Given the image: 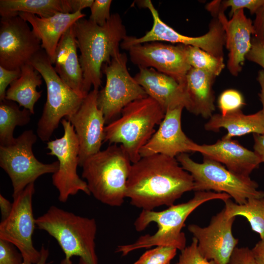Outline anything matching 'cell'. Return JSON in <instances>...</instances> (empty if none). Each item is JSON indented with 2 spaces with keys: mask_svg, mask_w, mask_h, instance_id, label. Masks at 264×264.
Wrapping results in <instances>:
<instances>
[{
  "mask_svg": "<svg viewBox=\"0 0 264 264\" xmlns=\"http://www.w3.org/2000/svg\"><path fill=\"white\" fill-rule=\"evenodd\" d=\"M194 188L192 176L176 157L154 154L141 157L132 163L126 197L133 206L153 210L162 205H173Z\"/></svg>",
  "mask_w": 264,
  "mask_h": 264,
  "instance_id": "6da1fadb",
  "label": "cell"
},
{
  "mask_svg": "<svg viewBox=\"0 0 264 264\" xmlns=\"http://www.w3.org/2000/svg\"><path fill=\"white\" fill-rule=\"evenodd\" d=\"M72 27L80 52L83 93L86 96L92 87L99 90L102 66L120 53L121 43L127 36L126 29L118 13L111 14L103 26L84 18L77 21Z\"/></svg>",
  "mask_w": 264,
  "mask_h": 264,
  "instance_id": "7a4b0ae2",
  "label": "cell"
},
{
  "mask_svg": "<svg viewBox=\"0 0 264 264\" xmlns=\"http://www.w3.org/2000/svg\"><path fill=\"white\" fill-rule=\"evenodd\" d=\"M230 198V196L224 193L197 191L188 201L173 204L165 210L160 211L142 210L134 222L136 231L141 232L151 223L154 222L158 227L156 232L152 235L142 236L132 243L119 245L116 252L124 256L138 249L153 246H170L181 251L186 246V238L182 229L190 214L208 201L216 199L224 201Z\"/></svg>",
  "mask_w": 264,
  "mask_h": 264,
  "instance_id": "3957f363",
  "label": "cell"
},
{
  "mask_svg": "<svg viewBox=\"0 0 264 264\" xmlns=\"http://www.w3.org/2000/svg\"><path fill=\"white\" fill-rule=\"evenodd\" d=\"M36 225L58 242L65 256L60 264H72L70 259L73 256L79 257L78 264H99L95 243L97 226L94 219L52 205L36 219Z\"/></svg>",
  "mask_w": 264,
  "mask_h": 264,
  "instance_id": "277c9868",
  "label": "cell"
},
{
  "mask_svg": "<svg viewBox=\"0 0 264 264\" xmlns=\"http://www.w3.org/2000/svg\"><path fill=\"white\" fill-rule=\"evenodd\" d=\"M132 164L124 148L113 144L84 162L82 176L95 199L107 205L119 207L126 198Z\"/></svg>",
  "mask_w": 264,
  "mask_h": 264,
  "instance_id": "5b68a950",
  "label": "cell"
},
{
  "mask_svg": "<svg viewBox=\"0 0 264 264\" xmlns=\"http://www.w3.org/2000/svg\"><path fill=\"white\" fill-rule=\"evenodd\" d=\"M119 118L105 127L104 141L119 144L126 152L132 163L141 158L140 151L155 132L165 112L149 96L136 100L125 107Z\"/></svg>",
  "mask_w": 264,
  "mask_h": 264,
  "instance_id": "8992f818",
  "label": "cell"
},
{
  "mask_svg": "<svg viewBox=\"0 0 264 264\" xmlns=\"http://www.w3.org/2000/svg\"><path fill=\"white\" fill-rule=\"evenodd\" d=\"M202 163L194 161L186 153L176 158L181 167L192 176L194 191L224 193L239 204L248 199L264 197V191L258 190V184L249 176L235 173L212 159L203 157Z\"/></svg>",
  "mask_w": 264,
  "mask_h": 264,
  "instance_id": "52a82bcc",
  "label": "cell"
},
{
  "mask_svg": "<svg viewBox=\"0 0 264 264\" xmlns=\"http://www.w3.org/2000/svg\"><path fill=\"white\" fill-rule=\"evenodd\" d=\"M30 63L40 72L46 86V101L37 124L36 133L42 141L48 142L63 117L76 112L85 97L77 93L61 79L44 49Z\"/></svg>",
  "mask_w": 264,
  "mask_h": 264,
  "instance_id": "ba28073f",
  "label": "cell"
},
{
  "mask_svg": "<svg viewBox=\"0 0 264 264\" xmlns=\"http://www.w3.org/2000/svg\"><path fill=\"white\" fill-rule=\"evenodd\" d=\"M38 137L33 130H26L11 144L0 145V166L11 181L13 198L40 176L53 174L59 168L58 161L44 163L35 157L32 148Z\"/></svg>",
  "mask_w": 264,
  "mask_h": 264,
  "instance_id": "9c48e42d",
  "label": "cell"
},
{
  "mask_svg": "<svg viewBox=\"0 0 264 264\" xmlns=\"http://www.w3.org/2000/svg\"><path fill=\"white\" fill-rule=\"evenodd\" d=\"M138 5L150 11L153 24L150 30L142 37L127 36L121 42L120 47L127 50L131 46L146 43L163 41L172 44L198 47L218 58H223L225 45L224 30L217 17H213L209 25L208 31L199 37L183 35L166 24L160 19L158 12L150 0L137 1Z\"/></svg>",
  "mask_w": 264,
  "mask_h": 264,
  "instance_id": "30bf717a",
  "label": "cell"
},
{
  "mask_svg": "<svg viewBox=\"0 0 264 264\" xmlns=\"http://www.w3.org/2000/svg\"><path fill=\"white\" fill-rule=\"evenodd\" d=\"M127 61L126 54L120 53L102 68L106 81L105 87L98 91L97 102L107 124L114 120L127 105L148 96L134 77L130 75Z\"/></svg>",
  "mask_w": 264,
  "mask_h": 264,
  "instance_id": "8fae6325",
  "label": "cell"
},
{
  "mask_svg": "<svg viewBox=\"0 0 264 264\" xmlns=\"http://www.w3.org/2000/svg\"><path fill=\"white\" fill-rule=\"evenodd\" d=\"M64 129L63 136L48 141L47 154L55 156L59 162L58 170L52 176L53 185L59 192L58 199L65 203L70 196L82 191L90 195L86 181L77 173L79 145L73 127L66 118L61 121Z\"/></svg>",
  "mask_w": 264,
  "mask_h": 264,
  "instance_id": "7c38bea8",
  "label": "cell"
},
{
  "mask_svg": "<svg viewBox=\"0 0 264 264\" xmlns=\"http://www.w3.org/2000/svg\"><path fill=\"white\" fill-rule=\"evenodd\" d=\"M34 183L27 185L13 198V207L9 216L0 223V239L14 245L21 253L23 262L36 263L40 259V250L34 246L32 237L36 225L32 200Z\"/></svg>",
  "mask_w": 264,
  "mask_h": 264,
  "instance_id": "4fadbf2b",
  "label": "cell"
},
{
  "mask_svg": "<svg viewBox=\"0 0 264 264\" xmlns=\"http://www.w3.org/2000/svg\"><path fill=\"white\" fill-rule=\"evenodd\" d=\"M41 41L19 15L1 17L0 66L21 69L43 49Z\"/></svg>",
  "mask_w": 264,
  "mask_h": 264,
  "instance_id": "5bb4252c",
  "label": "cell"
},
{
  "mask_svg": "<svg viewBox=\"0 0 264 264\" xmlns=\"http://www.w3.org/2000/svg\"><path fill=\"white\" fill-rule=\"evenodd\" d=\"M187 45L153 42L130 47L131 62L139 68H153L175 79L184 87L192 68L187 58Z\"/></svg>",
  "mask_w": 264,
  "mask_h": 264,
  "instance_id": "9a60e30c",
  "label": "cell"
},
{
  "mask_svg": "<svg viewBox=\"0 0 264 264\" xmlns=\"http://www.w3.org/2000/svg\"><path fill=\"white\" fill-rule=\"evenodd\" d=\"M236 217H230L224 208L214 215L209 224L201 227L191 224L188 231L196 238L201 255L217 264H227L232 253L237 247L239 239L232 233Z\"/></svg>",
  "mask_w": 264,
  "mask_h": 264,
  "instance_id": "2e32d148",
  "label": "cell"
},
{
  "mask_svg": "<svg viewBox=\"0 0 264 264\" xmlns=\"http://www.w3.org/2000/svg\"><path fill=\"white\" fill-rule=\"evenodd\" d=\"M99 90L90 91L76 112L66 117L73 127L79 145V165L100 151L105 139L104 114L97 105Z\"/></svg>",
  "mask_w": 264,
  "mask_h": 264,
  "instance_id": "e0dca14e",
  "label": "cell"
},
{
  "mask_svg": "<svg viewBox=\"0 0 264 264\" xmlns=\"http://www.w3.org/2000/svg\"><path fill=\"white\" fill-rule=\"evenodd\" d=\"M184 108L168 110L157 130L141 148V157L162 154L172 157L188 152H194L196 143L189 138L181 128V119Z\"/></svg>",
  "mask_w": 264,
  "mask_h": 264,
  "instance_id": "ac0fdd59",
  "label": "cell"
},
{
  "mask_svg": "<svg viewBox=\"0 0 264 264\" xmlns=\"http://www.w3.org/2000/svg\"><path fill=\"white\" fill-rule=\"evenodd\" d=\"M216 17L225 32V45L229 51L227 68L232 75L237 76L251 47L254 34L253 22L245 16L243 9L235 13L230 20L226 18L224 12H220Z\"/></svg>",
  "mask_w": 264,
  "mask_h": 264,
  "instance_id": "d6986e66",
  "label": "cell"
},
{
  "mask_svg": "<svg viewBox=\"0 0 264 264\" xmlns=\"http://www.w3.org/2000/svg\"><path fill=\"white\" fill-rule=\"evenodd\" d=\"M194 152L200 153L203 157L224 164L230 171L245 176H249L261 163L254 151L245 148L237 141L223 137L213 144L196 143Z\"/></svg>",
  "mask_w": 264,
  "mask_h": 264,
  "instance_id": "ffe728a7",
  "label": "cell"
},
{
  "mask_svg": "<svg viewBox=\"0 0 264 264\" xmlns=\"http://www.w3.org/2000/svg\"><path fill=\"white\" fill-rule=\"evenodd\" d=\"M134 77L148 96L155 100L166 112L183 107L187 110L188 101L184 87L172 77L153 68H139Z\"/></svg>",
  "mask_w": 264,
  "mask_h": 264,
  "instance_id": "44dd1931",
  "label": "cell"
},
{
  "mask_svg": "<svg viewBox=\"0 0 264 264\" xmlns=\"http://www.w3.org/2000/svg\"><path fill=\"white\" fill-rule=\"evenodd\" d=\"M19 15L30 24L33 32L41 41L42 48L52 65L56 47L63 35L77 21L86 16L81 11L58 13L47 18H41L27 13H21Z\"/></svg>",
  "mask_w": 264,
  "mask_h": 264,
  "instance_id": "7402d4cb",
  "label": "cell"
},
{
  "mask_svg": "<svg viewBox=\"0 0 264 264\" xmlns=\"http://www.w3.org/2000/svg\"><path fill=\"white\" fill-rule=\"evenodd\" d=\"M72 26L60 40L53 65L56 72L69 87L78 94L86 97L83 93V71L77 54L78 47Z\"/></svg>",
  "mask_w": 264,
  "mask_h": 264,
  "instance_id": "603a6c76",
  "label": "cell"
},
{
  "mask_svg": "<svg viewBox=\"0 0 264 264\" xmlns=\"http://www.w3.org/2000/svg\"><path fill=\"white\" fill-rule=\"evenodd\" d=\"M216 76L206 71L191 68L187 73L184 88L188 101L187 110L204 118H210L215 110L213 89Z\"/></svg>",
  "mask_w": 264,
  "mask_h": 264,
  "instance_id": "cb8c5ba5",
  "label": "cell"
},
{
  "mask_svg": "<svg viewBox=\"0 0 264 264\" xmlns=\"http://www.w3.org/2000/svg\"><path fill=\"white\" fill-rule=\"evenodd\" d=\"M207 131L219 132L224 128L227 133L223 137L232 139L233 137L241 136L248 133H264V117L261 110L246 115L242 110L228 113L224 115L213 114L205 124Z\"/></svg>",
  "mask_w": 264,
  "mask_h": 264,
  "instance_id": "d4e9b609",
  "label": "cell"
},
{
  "mask_svg": "<svg viewBox=\"0 0 264 264\" xmlns=\"http://www.w3.org/2000/svg\"><path fill=\"white\" fill-rule=\"evenodd\" d=\"M20 77L14 81L6 90L5 99L14 101L20 107L34 114V106L42 96L37 87L42 84V76L31 63L23 66Z\"/></svg>",
  "mask_w": 264,
  "mask_h": 264,
  "instance_id": "484cf974",
  "label": "cell"
},
{
  "mask_svg": "<svg viewBox=\"0 0 264 264\" xmlns=\"http://www.w3.org/2000/svg\"><path fill=\"white\" fill-rule=\"evenodd\" d=\"M27 13L47 18L58 13H72L69 0H0L1 17Z\"/></svg>",
  "mask_w": 264,
  "mask_h": 264,
  "instance_id": "4316f807",
  "label": "cell"
},
{
  "mask_svg": "<svg viewBox=\"0 0 264 264\" xmlns=\"http://www.w3.org/2000/svg\"><path fill=\"white\" fill-rule=\"evenodd\" d=\"M20 107L14 101L6 99L0 100V145L11 144L15 139V128L30 122L33 114L27 109L21 110Z\"/></svg>",
  "mask_w": 264,
  "mask_h": 264,
  "instance_id": "83f0119b",
  "label": "cell"
},
{
  "mask_svg": "<svg viewBox=\"0 0 264 264\" xmlns=\"http://www.w3.org/2000/svg\"><path fill=\"white\" fill-rule=\"evenodd\" d=\"M224 209L228 216L245 218L252 230L264 238V197L248 199L245 203L239 204L231 198L223 201Z\"/></svg>",
  "mask_w": 264,
  "mask_h": 264,
  "instance_id": "f1b7e54d",
  "label": "cell"
},
{
  "mask_svg": "<svg viewBox=\"0 0 264 264\" xmlns=\"http://www.w3.org/2000/svg\"><path fill=\"white\" fill-rule=\"evenodd\" d=\"M186 49L187 61L192 68L217 77L225 67L223 58L215 57L197 46L187 45Z\"/></svg>",
  "mask_w": 264,
  "mask_h": 264,
  "instance_id": "f546056e",
  "label": "cell"
},
{
  "mask_svg": "<svg viewBox=\"0 0 264 264\" xmlns=\"http://www.w3.org/2000/svg\"><path fill=\"white\" fill-rule=\"evenodd\" d=\"M177 249L172 247L158 246L146 251L133 264H169Z\"/></svg>",
  "mask_w": 264,
  "mask_h": 264,
  "instance_id": "4dcf8cb0",
  "label": "cell"
},
{
  "mask_svg": "<svg viewBox=\"0 0 264 264\" xmlns=\"http://www.w3.org/2000/svg\"><path fill=\"white\" fill-rule=\"evenodd\" d=\"M218 107L221 114L241 110L245 105L242 94L235 89H227L221 92L218 100Z\"/></svg>",
  "mask_w": 264,
  "mask_h": 264,
  "instance_id": "1f68e13d",
  "label": "cell"
},
{
  "mask_svg": "<svg viewBox=\"0 0 264 264\" xmlns=\"http://www.w3.org/2000/svg\"><path fill=\"white\" fill-rule=\"evenodd\" d=\"M180 251L176 264H217L214 261L207 260L201 255L198 247L197 240L194 237L191 244Z\"/></svg>",
  "mask_w": 264,
  "mask_h": 264,
  "instance_id": "d6a6232c",
  "label": "cell"
},
{
  "mask_svg": "<svg viewBox=\"0 0 264 264\" xmlns=\"http://www.w3.org/2000/svg\"><path fill=\"white\" fill-rule=\"evenodd\" d=\"M264 5V0H224L220 1V5L223 11L228 7L231 8L229 15L231 18L239 10L246 8L251 15L255 14Z\"/></svg>",
  "mask_w": 264,
  "mask_h": 264,
  "instance_id": "836d02e7",
  "label": "cell"
},
{
  "mask_svg": "<svg viewBox=\"0 0 264 264\" xmlns=\"http://www.w3.org/2000/svg\"><path fill=\"white\" fill-rule=\"evenodd\" d=\"M111 0H94L90 7L89 20L100 26H103L110 19Z\"/></svg>",
  "mask_w": 264,
  "mask_h": 264,
  "instance_id": "e575fe53",
  "label": "cell"
},
{
  "mask_svg": "<svg viewBox=\"0 0 264 264\" xmlns=\"http://www.w3.org/2000/svg\"><path fill=\"white\" fill-rule=\"evenodd\" d=\"M11 242L0 239V264H22V256Z\"/></svg>",
  "mask_w": 264,
  "mask_h": 264,
  "instance_id": "d590c367",
  "label": "cell"
},
{
  "mask_svg": "<svg viewBox=\"0 0 264 264\" xmlns=\"http://www.w3.org/2000/svg\"><path fill=\"white\" fill-rule=\"evenodd\" d=\"M227 264H258L251 249L248 247L238 246L232 253Z\"/></svg>",
  "mask_w": 264,
  "mask_h": 264,
  "instance_id": "8d00e7d4",
  "label": "cell"
},
{
  "mask_svg": "<svg viewBox=\"0 0 264 264\" xmlns=\"http://www.w3.org/2000/svg\"><path fill=\"white\" fill-rule=\"evenodd\" d=\"M21 69L9 70L0 66V100L5 99L8 86L19 78Z\"/></svg>",
  "mask_w": 264,
  "mask_h": 264,
  "instance_id": "74e56055",
  "label": "cell"
},
{
  "mask_svg": "<svg viewBox=\"0 0 264 264\" xmlns=\"http://www.w3.org/2000/svg\"><path fill=\"white\" fill-rule=\"evenodd\" d=\"M245 59L260 66L264 70V45L254 37L251 39V47Z\"/></svg>",
  "mask_w": 264,
  "mask_h": 264,
  "instance_id": "f35d334b",
  "label": "cell"
},
{
  "mask_svg": "<svg viewBox=\"0 0 264 264\" xmlns=\"http://www.w3.org/2000/svg\"><path fill=\"white\" fill-rule=\"evenodd\" d=\"M255 15L253 22L254 29L253 37L264 45V5L258 10Z\"/></svg>",
  "mask_w": 264,
  "mask_h": 264,
  "instance_id": "ab89813d",
  "label": "cell"
},
{
  "mask_svg": "<svg viewBox=\"0 0 264 264\" xmlns=\"http://www.w3.org/2000/svg\"><path fill=\"white\" fill-rule=\"evenodd\" d=\"M254 152L261 163H264V133H253Z\"/></svg>",
  "mask_w": 264,
  "mask_h": 264,
  "instance_id": "60d3db41",
  "label": "cell"
},
{
  "mask_svg": "<svg viewBox=\"0 0 264 264\" xmlns=\"http://www.w3.org/2000/svg\"><path fill=\"white\" fill-rule=\"evenodd\" d=\"M258 264H264V238L261 239L251 249Z\"/></svg>",
  "mask_w": 264,
  "mask_h": 264,
  "instance_id": "b9f144b4",
  "label": "cell"
},
{
  "mask_svg": "<svg viewBox=\"0 0 264 264\" xmlns=\"http://www.w3.org/2000/svg\"><path fill=\"white\" fill-rule=\"evenodd\" d=\"M94 0H69V5L71 13H75L85 8L90 7Z\"/></svg>",
  "mask_w": 264,
  "mask_h": 264,
  "instance_id": "7bdbcfd3",
  "label": "cell"
},
{
  "mask_svg": "<svg viewBox=\"0 0 264 264\" xmlns=\"http://www.w3.org/2000/svg\"><path fill=\"white\" fill-rule=\"evenodd\" d=\"M13 203H11L1 194L0 195V208L1 215V221L5 220L11 212Z\"/></svg>",
  "mask_w": 264,
  "mask_h": 264,
  "instance_id": "ee69618b",
  "label": "cell"
},
{
  "mask_svg": "<svg viewBox=\"0 0 264 264\" xmlns=\"http://www.w3.org/2000/svg\"><path fill=\"white\" fill-rule=\"evenodd\" d=\"M257 80L261 87V91L259 93V96L263 107L261 111L264 117V70L263 69L258 71Z\"/></svg>",
  "mask_w": 264,
  "mask_h": 264,
  "instance_id": "f6af8a7d",
  "label": "cell"
},
{
  "mask_svg": "<svg viewBox=\"0 0 264 264\" xmlns=\"http://www.w3.org/2000/svg\"><path fill=\"white\" fill-rule=\"evenodd\" d=\"M40 250L41 255L40 260L37 263L33 264L23 262L22 264H45L49 256V250L47 248H45L44 245L42 246Z\"/></svg>",
  "mask_w": 264,
  "mask_h": 264,
  "instance_id": "bcb514c9",
  "label": "cell"
}]
</instances>
